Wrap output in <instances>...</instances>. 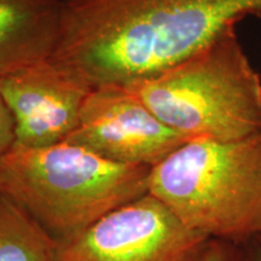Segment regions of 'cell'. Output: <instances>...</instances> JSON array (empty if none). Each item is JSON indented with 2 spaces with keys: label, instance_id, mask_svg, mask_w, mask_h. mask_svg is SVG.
<instances>
[{
  "label": "cell",
  "instance_id": "1",
  "mask_svg": "<svg viewBox=\"0 0 261 261\" xmlns=\"http://www.w3.org/2000/svg\"><path fill=\"white\" fill-rule=\"evenodd\" d=\"M247 17L261 21V0H62L52 61L92 87L126 86L181 63Z\"/></svg>",
  "mask_w": 261,
  "mask_h": 261
},
{
  "label": "cell",
  "instance_id": "2",
  "mask_svg": "<svg viewBox=\"0 0 261 261\" xmlns=\"http://www.w3.org/2000/svg\"><path fill=\"white\" fill-rule=\"evenodd\" d=\"M150 169L110 161L69 142L44 148L15 142L0 159V192L60 247L148 194Z\"/></svg>",
  "mask_w": 261,
  "mask_h": 261
},
{
  "label": "cell",
  "instance_id": "3",
  "mask_svg": "<svg viewBox=\"0 0 261 261\" xmlns=\"http://www.w3.org/2000/svg\"><path fill=\"white\" fill-rule=\"evenodd\" d=\"M148 188L192 230L242 246L261 233V129L188 140L150 169Z\"/></svg>",
  "mask_w": 261,
  "mask_h": 261
},
{
  "label": "cell",
  "instance_id": "4",
  "mask_svg": "<svg viewBox=\"0 0 261 261\" xmlns=\"http://www.w3.org/2000/svg\"><path fill=\"white\" fill-rule=\"evenodd\" d=\"M189 139H243L261 129V79L231 29L194 56L126 85Z\"/></svg>",
  "mask_w": 261,
  "mask_h": 261
},
{
  "label": "cell",
  "instance_id": "5",
  "mask_svg": "<svg viewBox=\"0 0 261 261\" xmlns=\"http://www.w3.org/2000/svg\"><path fill=\"white\" fill-rule=\"evenodd\" d=\"M210 240L148 192L58 247L55 261H195Z\"/></svg>",
  "mask_w": 261,
  "mask_h": 261
},
{
  "label": "cell",
  "instance_id": "6",
  "mask_svg": "<svg viewBox=\"0 0 261 261\" xmlns=\"http://www.w3.org/2000/svg\"><path fill=\"white\" fill-rule=\"evenodd\" d=\"M188 140L163 123L123 85L91 90L79 123L65 142L117 163L152 168Z\"/></svg>",
  "mask_w": 261,
  "mask_h": 261
},
{
  "label": "cell",
  "instance_id": "7",
  "mask_svg": "<svg viewBox=\"0 0 261 261\" xmlns=\"http://www.w3.org/2000/svg\"><path fill=\"white\" fill-rule=\"evenodd\" d=\"M92 89L52 60L0 76V96L14 120L15 142L29 148L65 142Z\"/></svg>",
  "mask_w": 261,
  "mask_h": 261
},
{
  "label": "cell",
  "instance_id": "8",
  "mask_svg": "<svg viewBox=\"0 0 261 261\" xmlns=\"http://www.w3.org/2000/svg\"><path fill=\"white\" fill-rule=\"evenodd\" d=\"M62 33V0H0V76L51 60Z\"/></svg>",
  "mask_w": 261,
  "mask_h": 261
},
{
  "label": "cell",
  "instance_id": "9",
  "mask_svg": "<svg viewBox=\"0 0 261 261\" xmlns=\"http://www.w3.org/2000/svg\"><path fill=\"white\" fill-rule=\"evenodd\" d=\"M58 244L0 192V261H55Z\"/></svg>",
  "mask_w": 261,
  "mask_h": 261
},
{
  "label": "cell",
  "instance_id": "10",
  "mask_svg": "<svg viewBox=\"0 0 261 261\" xmlns=\"http://www.w3.org/2000/svg\"><path fill=\"white\" fill-rule=\"evenodd\" d=\"M195 261H243L241 246L220 240H211Z\"/></svg>",
  "mask_w": 261,
  "mask_h": 261
},
{
  "label": "cell",
  "instance_id": "11",
  "mask_svg": "<svg viewBox=\"0 0 261 261\" xmlns=\"http://www.w3.org/2000/svg\"><path fill=\"white\" fill-rule=\"evenodd\" d=\"M15 140L14 120H12L8 107L5 106L4 100L0 96V159L14 145Z\"/></svg>",
  "mask_w": 261,
  "mask_h": 261
},
{
  "label": "cell",
  "instance_id": "12",
  "mask_svg": "<svg viewBox=\"0 0 261 261\" xmlns=\"http://www.w3.org/2000/svg\"><path fill=\"white\" fill-rule=\"evenodd\" d=\"M243 261H261V233L241 246Z\"/></svg>",
  "mask_w": 261,
  "mask_h": 261
}]
</instances>
